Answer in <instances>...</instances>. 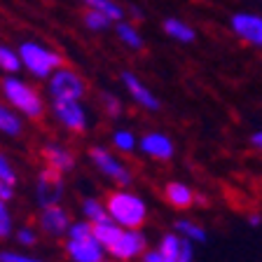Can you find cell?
<instances>
[{"label":"cell","instance_id":"cell-1","mask_svg":"<svg viewBox=\"0 0 262 262\" xmlns=\"http://www.w3.org/2000/svg\"><path fill=\"white\" fill-rule=\"evenodd\" d=\"M105 211L124 229H141L147 223V215H150L145 199L136 192H129L126 187L110 192L108 199H105Z\"/></svg>","mask_w":262,"mask_h":262},{"label":"cell","instance_id":"cell-2","mask_svg":"<svg viewBox=\"0 0 262 262\" xmlns=\"http://www.w3.org/2000/svg\"><path fill=\"white\" fill-rule=\"evenodd\" d=\"M66 255L71 262H98L105 257V248L94 234V223L75 220L66 234Z\"/></svg>","mask_w":262,"mask_h":262},{"label":"cell","instance_id":"cell-3","mask_svg":"<svg viewBox=\"0 0 262 262\" xmlns=\"http://www.w3.org/2000/svg\"><path fill=\"white\" fill-rule=\"evenodd\" d=\"M3 98L16 110L19 115H24L26 120H40L45 113V103L40 98L38 89L28 84L26 80H21L19 75H7L0 84Z\"/></svg>","mask_w":262,"mask_h":262},{"label":"cell","instance_id":"cell-4","mask_svg":"<svg viewBox=\"0 0 262 262\" xmlns=\"http://www.w3.org/2000/svg\"><path fill=\"white\" fill-rule=\"evenodd\" d=\"M19 56H21L24 71L35 80H49L52 73L63 66L59 52L45 47L42 42H35V40H26V42L19 45Z\"/></svg>","mask_w":262,"mask_h":262},{"label":"cell","instance_id":"cell-5","mask_svg":"<svg viewBox=\"0 0 262 262\" xmlns=\"http://www.w3.org/2000/svg\"><path fill=\"white\" fill-rule=\"evenodd\" d=\"M47 89L52 101L56 98H66V101H82L87 96V82L82 80L80 73H75L73 68H56L52 73V77L47 80Z\"/></svg>","mask_w":262,"mask_h":262},{"label":"cell","instance_id":"cell-6","mask_svg":"<svg viewBox=\"0 0 262 262\" xmlns=\"http://www.w3.org/2000/svg\"><path fill=\"white\" fill-rule=\"evenodd\" d=\"M89 159H92V164L98 169V173H103L105 178H110L120 187H131L134 173L122 164V159L117 155H113V150H108L103 145H94L89 150Z\"/></svg>","mask_w":262,"mask_h":262},{"label":"cell","instance_id":"cell-7","mask_svg":"<svg viewBox=\"0 0 262 262\" xmlns=\"http://www.w3.org/2000/svg\"><path fill=\"white\" fill-rule=\"evenodd\" d=\"M227 26L239 42L248 45V47L262 49V14L260 12L239 10L229 16Z\"/></svg>","mask_w":262,"mask_h":262},{"label":"cell","instance_id":"cell-8","mask_svg":"<svg viewBox=\"0 0 262 262\" xmlns=\"http://www.w3.org/2000/svg\"><path fill=\"white\" fill-rule=\"evenodd\" d=\"M52 110H54V117L63 129L73 131V134H84L89 129V115L87 108L82 105V101L56 98V101H52Z\"/></svg>","mask_w":262,"mask_h":262},{"label":"cell","instance_id":"cell-9","mask_svg":"<svg viewBox=\"0 0 262 262\" xmlns=\"http://www.w3.org/2000/svg\"><path fill=\"white\" fill-rule=\"evenodd\" d=\"M147 251V236L141 229H122L113 246L108 248V255L120 262H134L141 260V255Z\"/></svg>","mask_w":262,"mask_h":262},{"label":"cell","instance_id":"cell-10","mask_svg":"<svg viewBox=\"0 0 262 262\" xmlns=\"http://www.w3.org/2000/svg\"><path fill=\"white\" fill-rule=\"evenodd\" d=\"M63 173L45 166L38 173V180H35V202H38L40 208L45 206H54V204H61L63 199Z\"/></svg>","mask_w":262,"mask_h":262},{"label":"cell","instance_id":"cell-11","mask_svg":"<svg viewBox=\"0 0 262 262\" xmlns=\"http://www.w3.org/2000/svg\"><path fill=\"white\" fill-rule=\"evenodd\" d=\"M120 77H122L124 89L129 92L131 101H134L138 108L147 110V113H159V110H162V101L157 98V94H155L150 87H145V84H143V80L136 75V73L122 71Z\"/></svg>","mask_w":262,"mask_h":262},{"label":"cell","instance_id":"cell-12","mask_svg":"<svg viewBox=\"0 0 262 262\" xmlns=\"http://www.w3.org/2000/svg\"><path fill=\"white\" fill-rule=\"evenodd\" d=\"M138 150L145 157L157 159V162H169L176 155V145L171 141V136L162 134V131H147L138 138Z\"/></svg>","mask_w":262,"mask_h":262},{"label":"cell","instance_id":"cell-13","mask_svg":"<svg viewBox=\"0 0 262 262\" xmlns=\"http://www.w3.org/2000/svg\"><path fill=\"white\" fill-rule=\"evenodd\" d=\"M157 248L162 251L164 262H194V244L183 239L178 232H166Z\"/></svg>","mask_w":262,"mask_h":262},{"label":"cell","instance_id":"cell-14","mask_svg":"<svg viewBox=\"0 0 262 262\" xmlns=\"http://www.w3.org/2000/svg\"><path fill=\"white\" fill-rule=\"evenodd\" d=\"M71 225H73L71 213L66 211L61 204L40 208V229H42L47 236H66L68 229H71Z\"/></svg>","mask_w":262,"mask_h":262},{"label":"cell","instance_id":"cell-15","mask_svg":"<svg viewBox=\"0 0 262 262\" xmlns=\"http://www.w3.org/2000/svg\"><path fill=\"white\" fill-rule=\"evenodd\" d=\"M42 159L45 166L59 171V173H71L75 169V157L68 147H63L61 143H45L42 145Z\"/></svg>","mask_w":262,"mask_h":262},{"label":"cell","instance_id":"cell-16","mask_svg":"<svg viewBox=\"0 0 262 262\" xmlns=\"http://www.w3.org/2000/svg\"><path fill=\"white\" fill-rule=\"evenodd\" d=\"M194 196H196V192L192 190L187 183H183V180H171V183L164 185V199H166V204H169L171 208H176V211H187V208H192L194 206Z\"/></svg>","mask_w":262,"mask_h":262},{"label":"cell","instance_id":"cell-17","mask_svg":"<svg viewBox=\"0 0 262 262\" xmlns=\"http://www.w3.org/2000/svg\"><path fill=\"white\" fill-rule=\"evenodd\" d=\"M162 31L178 45L196 42V28L192 24H187L185 19H180V16H166L162 21Z\"/></svg>","mask_w":262,"mask_h":262},{"label":"cell","instance_id":"cell-18","mask_svg":"<svg viewBox=\"0 0 262 262\" xmlns=\"http://www.w3.org/2000/svg\"><path fill=\"white\" fill-rule=\"evenodd\" d=\"M115 35L131 52H141L145 47V40H143V33L138 31V26L134 21H126V19H120L115 21Z\"/></svg>","mask_w":262,"mask_h":262},{"label":"cell","instance_id":"cell-19","mask_svg":"<svg viewBox=\"0 0 262 262\" xmlns=\"http://www.w3.org/2000/svg\"><path fill=\"white\" fill-rule=\"evenodd\" d=\"M21 131H24V122L19 117V113L7 101L5 103L0 101V134L7 138H16L21 136Z\"/></svg>","mask_w":262,"mask_h":262},{"label":"cell","instance_id":"cell-20","mask_svg":"<svg viewBox=\"0 0 262 262\" xmlns=\"http://www.w3.org/2000/svg\"><path fill=\"white\" fill-rule=\"evenodd\" d=\"M122 225H117L110 215H105V218H101V220H96L94 223V234H96V239L101 241V246L105 248V253H108V248L117 241V236L122 234Z\"/></svg>","mask_w":262,"mask_h":262},{"label":"cell","instance_id":"cell-21","mask_svg":"<svg viewBox=\"0 0 262 262\" xmlns=\"http://www.w3.org/2000/svg\"><path fill=\"white\" fill-rule=\"evenodd\" d=\"M173 232H178L183 239L192 241V244H204V241L208 239L206 229H204L199 223L190 220V218H178V220H176V223H173Z\"/></svg>","mask_w":262,"mask_h":262},{"label":"cell","instance_id":"cell-22","mask_svg":"<svg viewBox=\"0 0 262 262\" xmlns=\"http://www.w3.org/2000/svg\"><path fill=\"white\" fill-rule=\"evenodd\" d=\"M80 3L87 7V10L101 12V14H105L108 19H113V21L124 19V7H122L117 0H80Z\"/></svg>","mask_w":262,"mask_h":262},{"label":"cell","instance_id":"cell-23","mask_svg":"<svg viewBox=\"0 0 262 262\" xmlns=\"http://www.w3.org/2000/svg\"><path fill=\"white\" fill-rule=\"evenodd\" d=\"M0 71L7 75H19L24 71L19 49L10 47V45H0Z\"/></svg>","mask_w":262,"mask_h":262},{"label":"cell","instance_id":"cell-24","mask_svg":"<svg viewBox=\"0 0 262 262\" xmlns=\"http://www.w3.org/2000/svg\"><path fill=\"white\" fill-rule=\"evenodd\" d=\"M110 138H113V147L122 155H129L134 150H138V138L131 129H115Z\"/></svg>","mask_w":262,"mask_h":262},{"label":"cell","instance_id":"cell-25","mask_svg":"<svg viewBox=\"0 0 262 262\" xmlns=\"http://www.w3.org/2000/svg\"><path fill=\"white\" fill-rule=\"evenodd\" d=\"M80 211H82V215H84L89 223H96V220H101V218L108 215V211H105V202L96 199V196H87V199H82Z\"/></svg>","mask_w":262,"mask_h":262},{"label":"cell","instance_id":"cell-26","mask_svg":"<svg viewBox=\"0 0 262 262\" xmlns=\"http://www.w3.org/2000/svg\"><path fill=\"white\" fill-rule=\"evenodd\" d=\"M82 24L89 28V31H94V33H103V31H108L110 26H113V19H108L105 14H101V12H96V10H87L84 7V14H82Z\"/></svg>","mask_w":262,"mask_h":262},{"label":"cell","instance_id":"cell-27","mask_svg":"<svg viewBox=\"0 0 262 262\" xmlns=\"http://www.w3.org/2000/svg\"><path fill=\"white\" fill-rule=\"evenodd\" d=\"M101 103H103L108 117H122V113H124V105H122V101L115 96V94L103 92L101 94Z\"/></svg>","mask_w":262,"mask_h":262},{"label":"cell","instance_id":"cell-28","mask_svg":"<svg viewBox=\"0 0 262 262\" xmlns=\"http://www.w3.org/2000/svg\"><path fill=\"white\" fill-rule=\"evenodd\" d=\"M16 244L24 246V248H33V246L38 244V229H33V227H19L16 229Z\"/></svg>","mask_w":262,"mask_h":262},{"label":"cell","instance_id":"cell-29","mask_svg":"<svg viewBox=\"0 0 262 262\" xmlns=\"http://www.w3.org/2000/svg\"><path fill=\"white\" fill-rule=\"evenodd\" d=\"M0 180L12 183V185H16V180H19V176H16V169L12 166V162L3 152H0Z\"/></svg>","mask_w":262,"mask_h":262},{"label":"cell","instance_id":"cell-30","mask_svg":"<svg viewBox=\"0 0 262 262\" xmlns=\"http://www.w3.org/2000/svg\"><path fill=\"white\" fill-rule=\"evenodd\" d=\"M0 262H45V260L26 255V253H16V251H0Z\"/></svg>","mask_w":262,"mask_h":262},{"label":"cell","instance_id":"cell-31","mask_svg":"<svg viewBox=\"0 0 262 262\" xmlns=\"http://www.w3.org/2000/svg\"><path fill=\"white\" fill-rule=\"evenodd\" d=\"M12 229H14L12 215H7V218H0V241H5L7 236L12 234Z\"/></svg>","mask_w":262,"mask_h":262},{"label":"cell","instance_id":"cell-32","mask_svg":"<svg viewBox=\"0 0 262 262\" xmlns=\"http://www.w3.org/2000/svg\"><path fill=\"white\" fill-rule=\"evenodd\" d=\"M141 262H164V255L159 248H147L141 255Z\"/></svg>","mask_w":262,"mask_h":262},{"label":"cell","instance_id":"cell-33","mask_svg":"<svg viewBox=\"0 0 262 262\" xmlns=\"http://www.w3.org/2000/svg\"><path fill=\"white\" fill-rule=\"evenodd\" d=\"M14 187L12 183H5V180H0V199H5V202H12L14 199Z\"/></svg>","mask_w":262,"mask_h":262},{"label":"cell","instance_id":"cell-34","mask_svg":"<svg viewBox=\"0 0 262 262\" xmlns=\"http://www.w3.org/2000/svg\"><path fill=\"white\" fill-rule=\"evenodd\" d=\"M248 143H251V147L255 150V152H260V155H262V129L253 131L251 136H248Z\"/></svg>","mask_w":262,"mask_h":262},{"label":"cell","instance_id":"cell-35","mask_svg":"<svg viewBox=\"0 0 262 262\" xmlns=\"http://www.w3.org/2000/svg\"><path fill=\"white\" fill-rule=\"evenodd\" d=\"M246 223L251 225V227H260V225H262V215H260V213H248V215H246Z\"/></svg>","mask_w":262,"mask_h":262},{"label":"cell","instance_id":"cell-36","mask_svg":"<svg viewBox=\"0 0 262 262\" xmlns=\"http://www.w3.org/2000/svg\"><path fill=\"white\" fill-rule=\"evenodd\" d=\"M10 215V211H7V202L5 199H0V218H7Z\"/></svg>","mask_w":262,"mask_h":262},{"label":"cell","instance_id":"cell-37","mask_svg":"<svg viewBox=\"0 0 262 262\" xmlns=\"http://www.w3.org/2000/svg\"><path fill=\"white\" fill-rule=\"evenodd\" d=\"M194 204H196V206H206L208 199H206V196H202V194H196L194 196Z\"/></svg>","mask_w":262,"mask_h":262},{"label":"cell","instance_id":"cell-38","mask_svg":"<svg viewBox=\"0 0 262 262\" xmlns=\"http://www.w3.org/2000/svg\"><path fill=\"white\" fill-rule=\"evenodd\" d=\"M131 16H134L136 21H141V19H143V12L138 10V7H131Z\"/></svg>","mask_w":262,"mask_h":262},{"label":"cell","instance_id":"cell-39","mask_svg":"<svg viewBox=\"0 0 262 262\" xmlns=\"http://www.w3.org/2000/svg\"><path fill=\"white\" fill-rule=\"evenodd\" d=\"M98 262H120V260H115V257H110V260H108V257H101Z\"/></svg>","mask_w":262,"mask_h":262}]
</instances>
